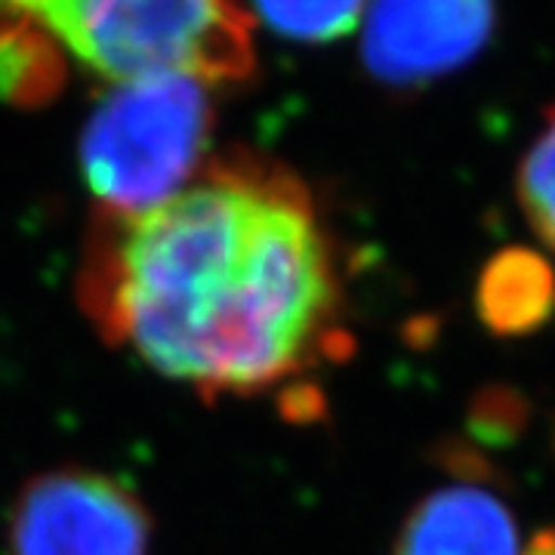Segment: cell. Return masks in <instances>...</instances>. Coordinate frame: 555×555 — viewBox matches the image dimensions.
<instances>
[{
    "label": "cell",
    "instance_id": "11",
    "mask_svg": "<svg viewBox=\"0 0 555 555\" xmlns=\"http://www.w3.org/2000/svg\"><path fill=\"white\" fill-rule=\"evenodd\" d=\"M436 460L454 473L456 478L476 485H494L503 481V476L496 473V466L485 456V448H478L476 441H463V438H444L436 444Z\"/></svg>",
    "mask_w": 555,
    "mask_h": 555
},
{
    "label": "cell",
    "instance_id": "7",
    "mask_svg": "<svg viewBox=\"0 0 555 555\" xmlns=\"http://www.w3.org/2000/svg\"><path fill=\"white\" fill-rule=\"evenodd\" d=\"M478 321L494 337H528L555 315V269L531 247H506L485 262L476 287Z\"/></svg>",
    "mask_w": 555,
    "mask_h": 555
},
{
    "label": "cell",
    "instance_id": "8",
    "mask_svg": "<svg viewBox=\"0 0 555 555\" xmlns=\"http://www.w3.org/2000/svg\"><path fill=\"white\" fill-rule=\"evenodd\" d=\"M371 0H254L266 28L299 43H331L356 31Z\"/></svg>",
    "mask_w": 555,
    "mask_h": 555
},
{
    "label": "cell",
    "instance_id": "10",
    "mask_svg": "<svg viewBox=\"0 0 555 555\" xmlns=\"http://www.w3.org/2000/svg\"><path fill=\"white\" fill-rule=\"evenodd\" d=\"M531 423V401L516 386H481L466 411V429L478 448H509Z\"/></svg>",
    "mask_w": 555,
    "mask_h": 555
},
{
    "label": "cell",
    "instance_id": "12",
    "mask_svg": "<svg viewBox=\"0 0 555 555\" xmlns=\"http://www.w3.org/2000/svg\"><path fill=\"white\" fill-rule=\"evenodd\" d=\"M521 555H555V528H543V531H537Z\"/></svg>",
    "mask_w": 555,
    "mask_h": 555
},
{
    "label": "cell",
    "instance_id": "9",
    "mask_svg": "<svg viewBox=\"0 0 555 555\" xmlns=\"http://www.w3.org/2000/svg\"><path fill=\"white\" fill-rule=\"evenodd\" d=\"M516 192L534 235L555 250V105L546 108L540 133L518 164Z\"/></svg>",
    "mask_w": 555,
    "mask_h": 555
},
{
    "label": "cell",
    "instance_id": "1",
    "mask_svg": "<svg viewBox=\"0 0 555 555\" xmlns=\"http://www.w3.org/2000/svg\"><path fill=\"white\" fill-rule=\"evenodd\" d=\"M78 299L108 346L204 398H284L352 356L337 250L309 185L272 160H207L137 214H96Z\"/></svg>",
    "mask_w": 555,
    "mask_h": 555
},
{
    "label": "cell",
    "instance_id": "5",
    "mask_svg": "<svg viewBox=\"0 0 555 555\" xmlns=\"http://www.w3.org/2000/svg\"><path fill=\"white\" fill-rule=\"evenodd\" d=\"M361 22L367 72L423 87L476 60L494 31V0H371Z\"/></svg>",
    "mask_w": 555,
    "mask_h": 555
},
{
    "label": "cell",
    "instance_id": "2",
    "mask_svg": "<svg viewBox=\"0 0 555 555\" xmlns=\"http://www.w3.org/2000/svg\"><path fill=\"white\" fill-rule=\"evenodd\" d=\"M0 16L112 83L179 75L210 87L254 72L250 16L235 0H0Z\"/></svg>",
    "mask_w": 555,
    "mask_h": 555
},
{
    "label": "cell",
    "instance_id": "3",
    "mask_svg": "<svg viewBox=\"0 0 555 555\" xmlns=\"http://www.w3.org/2000/svg\"><path fill=\"white\" fill-rule=\"evenodd\" d=\"M204 80L158 75L115 83L87 120L80 167L96 214H137L185 189L214 130Z\"/></svg>",
    "mask_w": 555,
    "mask_h": 555
},
{
    "label": "cell",
    "instance_id": "6",
    "mask_svg": "<svg viewBox=\"0 0 555 555\" xmlns=\"http://www.w3.org/2000/svg\"><path fill=\"white\" fill-rule=\"evenodd\" d=\"M396 555H518L516 518L485 488H444L404 518Z\"/></svg>",
    "mask_w": 555,
    "mask_h": 555
},
{
    "label": "cell",
    "instance_id": "4",
    "mask_svg": "<svg viewBox=\"0 0 555 555\" xmlns=\"http://www.w3.org/2000/svg\"><path fill=\"white\" fill-rule=\"evenodd\" d=\"M149 546L142 500L96 469L40 473L10 513V555H149Z\"/></svg>",
    "mask_w": 555,
    "mask_h": 555
}]
</instances>
